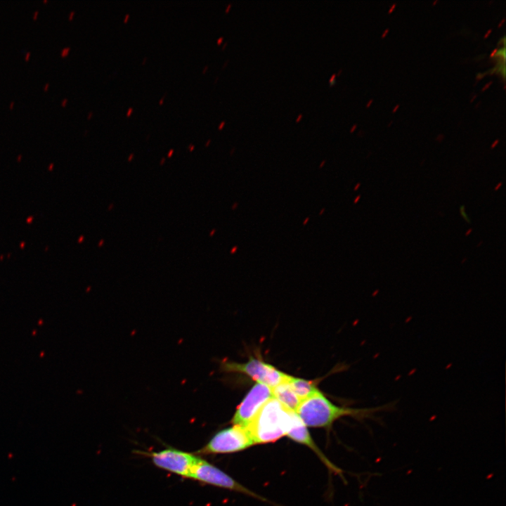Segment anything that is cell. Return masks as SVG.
<instances>
[{"label": "cell", "mask_w": 506, "mask_h": 506, "mask_svg": "<svg viewBox=\"0 0 506 506\" xmlns=\"http://www.w3.org/2000/svg\"><path fill=\"white\" fill-rule=\"evenodd\" d=\"M294 413L273 397L260 408L245 428L254 444L275 442L287 435Z\"/></svg>", "instance_id": "obj_1"}, {"label": "cell", "mask_w": 506, "mask_h": 506, "mask_svg": "<svg viewBox=\"0 0 506 506\" xmlns=\"http://www.w3.org/2000/svg\"><path fill=\"white\" fill-rule=\"evenodd\" d=\"M382 409V406L365 409L339 407L331 403L318 391L303 400L295 412L306 427H330L342 417H365Z\"/></svg>", "instance_id": "obj_2"}, {"label": "cell", "mask_w": 506, "mask_h": 506, "mask_svg": "<svg viewBox=\"0 0 506 506\" xmlns=\"http://www.w3.org/2000/svg\"><path fill=\"white\" fill-rule=\"evenodd\" d=\"M254 445L247 429L240 425L223 429L216 432L195 455L231 453L243 450Z\"/></svg>", "instance_id": "obj_3"}, {"label": "cell", "mask_w": 506, "mask_h": 506, "mask_svg": "<svg viewBox=\"0 0 506 506\" xmlns=\"http://www.w3.org/2000/svg\"><path fill=\"white\" fill-rule=\"evenodd\" d=\"M221 369L225 372L245 374L257 383L264 384L271 389L287 382L290 377L274 366L254 357L245 363L225 361L221 364Z\"/></svg>", "instance_id": "obj_4"}, {"label": "cell", "mask_w": 506, "mask_h": 506, "mask_svg": "<svg viewBox=\"0 0 506 506\" xmlns=\"http://www.w3.org/2000/svg\"><path fill=\"white\" fill-rule=\"evenodd\" d=\"M190 479L203 484L242 493L259 499H264L234 480L231 476L217 467L200 457L197 458V462L193 469Z\"/></svg>", "instance_id": "obj_5"}, {"label": "cell", "mask_w": 506, "mask_h": 506, "mask_svg": "<svg viewBox=\"0 0 506 506\" xmlns=\"http://www.w3.org/2000/svg\"><path fill=\"white\" fill-rule=\"evenodd\" d=\"M153 464L183 478H190L198 456L179 449L168 448L146 453Z\"/></svg>", "instance_id": "obj_6"}, {"label": "cell", "mask_w": 506, "mask_h": 506, "mask_svg": "<svg viewBox=\"0 0 506 506\" xmlns=\"http://www.w3.org/2000/svg\"><path fill=\"white\" fill-rule=\"evenodd\" d=\"M271 398H273L271 389L264 384L257 383L237 407L232 423L245 427L260 408Z\"/></svg>", "instance_id": "obj_7"}, {"label": "cell", "mask_w": 506, "mask_h": 506, "mask_svg": "<svg viewBox=\"0 0 506 506\" xmlns=\"http://www.w3.org/2000/svg\"><path fill=\"white\" fill-rule=\"evenodd\" d=\"M287 436L292 440L309 447L319 457L321 461L327 467L328 469L335 473L341 472V470L327 458V457L322 453L320 449L316 444L315 441L311 436L306 426L296 412H294L293 415L292 423L287 433Z\"/></svg>", "instance_id": "obj_8"}, {"label": "cell", "mask_w": 506, "mask_h": 506, "mask_svg": "<svg viewBox=\"0 0 506 506\" xmlns=\"http://www.w3.org/2000/svg\"><path fill=\"white\" fill-rule=\"evenodd\" d=\"M271 390L274 398L294 412L301 402L287 382L278 384Z\"/></svg>", "instance_id": "obj_9"}, {"label": "cell", "mask_w": 506, "mask_h": 506, "mask_svg": "<svg viewBox=\"0 0 506 506\" xmlns=\"http://www.w3.org/2000/svg\"><path fill=\"white\" fill-rule=\"evenodd\" d=\"M287 382L301 401L319 391L313 382L301 378L290 376Z\"/></svg>", "instance_id": "obj_10"}, {"label": "cell", "mask_w": 506, "mask_h": 506, "mask_svg": "<svg viewBox=\"0 0 506 506\" xmlns=\"http://www.w3.org/2000/svg\"><path fill=\"white\" fill-rule=\"evenodd\" d=\"M495 55L500 56V57L502 58L503 60H505V46L501 48L500 49L498 50Z\"/></svg>", "instance_id": "obj_11"}, {"label": "cell", "mask_w": 506, "mask_h": 506, "mask_svg": "<svg viewBox=\"0 0 506 506\" xmlns=\"http://www.w3.org/2000/svg\"><path fill=\"white\" fill-rule=\"evenodd\" d=\"M499 70L500 71V73H502L503 78L505 77V63L502 65H500L499 67Z\"/></svg>", "instance_id": "obj_12"}, {"label": "cell", "mask_w": 506, "mask_h": 506, "mask_svg": "<svg viewBox=\"0 0 506 506\" xmlns=\"http://www.w3.org/2000/svg\"><path fill=\"white\" fill-rule=\"evenodd\" d=\"M70 50V47H66V48H63L61 51V56H66L69 53Z\"/></svg>", "instance_id": "obj_13"}, {"label": "cell", "mask_w": 506, "mask_h": 506, "mask_svg": "<svg viewBox=\"0 0 506 506\" xmlns=\"http://www.w3.org/2000/svg\"><path fill=\"white\" fill-rule=\"evenodd\" d=\"M133 111H134V108L132 107H129L126 111V116L129 117L131 115V113L133 112Z\"/></svg>", "instance_id": "obj_14"}, {"label": "cell", "mask_w": 506, "mask_h": 506, "mask_svg": "<svg viewBox=\"0 0 506 506\" xmlns=\"http://www.w3.org/2000/svg\"><path fill=\"white\" fill-rule=\"evenodd\" d=\"M492 83H493V81H491V82H489L488 83H487V84L482 88L481 91H485L487 88H488V87L491 86V84Z\"/></svg>", "instance_id": "obj_15"}, {"label": "cell", "mask_w": 506, "mask_h": 506, "mask_svg": "<svg viewBox=\"0 0 506 506\" xmlns=\"http://www.w3.org/2000/svg\"><path fill=\"white\" fill-rule=\"evenodd\" d=\"M129 17H130L129 13H126V14L124 15V19H123L124 22H126L128 21Z\"/></svg>", "instance_id": "obj_16"}, {"label": "cell", "mask_w": 506, "mask_h": 506, "mask_svg": "<svg viewBox=\"0 0 506 506\" xmlns=\"http://www.w3.org/2000/svg\"><path fill=\"white\" fill-rule=\"evenodd\" d=\"M497 51H498V48L493 49V51H492V52L491 53V54H490V57H491V58H493V56H495V54H496V53H497Z\"/></svg>", "instance_id": "obj_17"}, {"label": "cell", "mask_w": 506, "mask_h": 506, "mask_svg": "<svg viewBox=\"0 0 506 506\" xmlns=\"http://www.w3.org/2000/svg\"><path fill=\"white\" fill-rule=\"evenodd\" d=\"M167 93V92H165V93L163 95V96H162V97L160 98V100H159V104H160V105H162V104L163 103L164 99V98H165V96H166Z\"/></svg>", "instance_id": "obj_18"}, {"label": "cell", "mask_w": 506, "mask_h": 506, "mask_svg": "<svg viewBox=\"0 0 506 506\" xmlns=\"http://www.w3.org/2000/svg\"><path fill=\"white\" fill-rule=\"evenodd\" d=\"M396 4H394L391 5V8H389L388 13H390L393 11V10L396 8Z\"/></svg>", "instance_id": "obj_19"}, {"label": "cell", "mask_w": 506, "mask_h": 506, "mask_svg": "<svg viewBox=\"0 0 506 506\" xmlns=\"http://www.w3.org/2000/svg\"><path fill=\"white\" fill-rule=\"evenodd\" d=\"M389 28H387V29L384 31V32L382 33V36H381L382 38L384 37L387 35V34L389 32Z\"/></svg>", "instance_id": "obj_20"}, {"label": "cell", "mask_w": 506, "mask_h": 506, "mask_svg": "<svg viewBox=\"0 0 506 506\" xmlns=\"http://www.w3.org/2000/svg\"><path fill=\"white\" fill-rule=\"evenodd\" d=\"M491 32H492V29L491 28L486 32V33L484 34V37L486 38L491 33Z\"/></svg>", "instance_id": "obj_21"}, {"label": "cell", "mask_w": 506, "mask_h": 506, "mask_svg": "<svg viewBox=\"0 0 506 506\" xmlns=\"http://www.w3.org/2000/svg\"><path fill=\"white\" fill-rule=\"evenodd\" d=\"M67 98L63 99V100H62V102H61L62 105H63V106H65V104L67 103Z\"/></svg>", "instance_id": "obj_22"}, {"label": "cell", "mask_w": 506, "mask_h": 506, "mask_svg": "<svg viewBox=\"0 0 506 506\" xmlns=\"http://www.w3.org/2000/svg\"><path fill=\"white\" fill-rule=\"evenodd\" d=\"M207 69H208V65H205V66L203 67V69H202V73H205L206 71L207 70Z\"/></svg>", "instance_id": "obj_23"}, {"label": "cell", "mask_w": 506, "mask_h": 506, "mask_svg": "<svg viewBox=\"0 0 506 506\" xmlns=\"http://www.w3.org/2000/svg\"><path fill=\"white\" fill-rule=\"evenodd\" d=\"M498 143V140H495L491 145V148H493Z\"/></svg>", "instance_id": "obj_24"}, {"label": "cell", "mask_w": 506, "mask_h": 506, "mask_svg": "<svg viewBox=\"0 0 506 506\" xmlns=\"http://www.w3.org/2000/svg\"><path fill=\"white\" fill-rule=\"evenodd\" d=\"M74 14V11H71L69 15V19L71 20Z\"/></svg>", "instance_id": "obj_25"}, {"label": "cell", "mask_w": 506, "mask_h": 506, "mask_svg": "<svg viewBox=\"0 0 506 506\" xmlns=\"http://www.w3.org/2000/svg\"><path fill=\"white\" fill-rule=\"evenodd\" d=\"M399 108V104H397L393 109L392 112H395Z\"/></svg>", "instance_id": "obj_26"}, {"label": "cell", "mask_w": 506, "mask_h": 506, "mask_svg": "<svg viewBox=\"0 0 506 506\" xmlns=\"http://www.w3.org/2000/svg\"><path fill=\"white\" fill-rule=\"evenodd\" d=\"M92 115H93V112H92V111H89V112H88L87 118H88V119H90V118L92 117Z\"/></svg>", "instance_id": "obj_27"}, {"label": "cell", "mask_w": 506, "mask_h": 506, "mask_svg": "<svg viewBox=\"0 0 506 506\" xmlns=\"http://www.w3.org/2000/svg\"><path fill=\"white\" fill-rule=\"evenodd\" d=\"M505 21V19L503 18V19L500 22V23L498 24V27H501V26L502 25V24L504 23Z\"/></svg>", "instance_id": "obj_28"}, {"label": "cell", "mask_w": 506, "mask_h": 506, "mask_svg": "<svg viewBox=\"0 0 506 506\" xmlns=\"http://www.w3.org/2000/svg\"><path fill=\"white\" fill-rule=\"evenodd\" d=\"M224 124H225V122H221V123L219 124V129H222V127L223 126Z\"/></svg>", "instance_id": "obj_29"}, {"label": "cell", "mask_w": 506, "mask_h": 506, "mask_svg": "<svg viewBox=\"0 0 506 506\" xmlns=\"http://www.w3.org/2000/svg\"><path fill=\"white\" fill-rule=\"evenodd\" d=\"M147 60H148V57H147V56H144L141 63H142V64H145V62L147 61Z\"/></svg>", "instance_id": "obj_30"}, {"label": "cell", "mask_w": 506, "mask_h": 506, "mask_svg": "<svg viewBox=\"0 0 506 506\" xmlns=\"http://www.w3.org/2000/svg\"><path fill=\"white\" fill-rule=\"evenodd\" d=\"M222 40H223V37H219V38L217 39V44H220L221 43Z\"/></svg>", "instance_id": "obj_31"}, {"label": "cell", "mask_w": 506, "mask_h": 506, "mask_svg": "<svg viewBox=\"0 0 506 506\" xmlns=\"http://www.w3.org/2000/svg\"><path fill=\"white\" fill-rule=\"evenodd\" d=\"M30 55V52H27L25 56V60H27L29 59Z\"/></svg>", "instance_id": "obj_32"}, {"label": "cell", "mask_w": 506, "mask_h": 506, "mask_svg": "<svg viewBox=\"0 0 506 506\" xmlns=\"http://www.w3.org/2000/svg\"><path fill=\"white\" fill-rule=\"evenodd\" d=\"M372 101H373L372 99L370 100L369 102L367 103V105H366V106H367V107H369L370 105L372 104Z\"/></svg>", "instance_id": "obj_33"}, {"label": "cell", "mask_w": 506, "mask_h": 506, "mask_svg": "<svg viewBox=\"0 0 506 506\" xmlns=\"http://www.w3.org/2000/svg\"><path fill=\"white\" fill-rule=\"evenodd\" d=\"M37 14H38V11H36L34 12V17H33L34 19L37 18Z\"/></svg>", "instance_id": "obj_34"}, {"label": "cell", "mask_w": 506, "mask_h": 506, "mask_svg": "<svg viewBox=\"0 0 506 506\" xmlns=\"http://www.w3.org/2000/svg\"><path fill=\"white\" fill-rule=\"evenodd\" d=\"M356 128V124H355V125H353V126H352V128H351V132L353 131V130H355Z\"/></svg>", "instance_id": "obj_35"}, {"label": "cell", "mask_w": 506, "mask_h": 506, "mask_svg": "<svg viewBox=\"0 0 506 506\" xmlns=\"http://www.w3.org/2000/svg\"><path fill=\"white\" fill-rule=\"evenodd\" d=\"M48 84H49L48 83H46V84H45V86H44V89H45V90L47 89V88H48Z\"/></svg>", "instance_id": "obj_36"}, {"label": "cell", "mask_w": 506, "mask_h": 506, "mask_svg": "<svg viewBox=\"0 0 506 506\" xmlns=\"http://www.w3.org/2000/svg\"><path fill=\"white\" fill-rule=\"evenodd\" d=\"M13 104H14V101H12V102L11 103V104H10V108H13Z\"/></svg>", "instance_id": "obj_37"}, {"label": "cell", "mask_w": 506, "mask_h": 506, "mask_svg": "<svg viewBox=\"0 0 506 506\" xmlns=\"http://www.w3.org/2000/svg\"><path fill=\"white\" fill-rule=\"evenodd\" d=\"M172 152H173V150H171L169 152L168 155L170 156V155H171Z\"/></svg>", "instance_id": "obj_38"}, {"label": "cell", "mask_w": 506, "mask_h": 506, "mask_svg": "<svg viewBox=\"0 0 506 506\" xmlns=\"http://www.w3.org/2000/svg\"><path fill=\"white\" fill-rule=\"evenodd\" d=\"M189 148H190L191 150H193V148H194V145H189Z\"/></svg>", "instance_id": "obj_39"}, {"label": "cell", "mask_w": 506, "mask_h": 506, "mask_svg": "<svg viewBox=\"0 0 506 506\" xmlns=\"http://www.w3.org/2000/svg\"><path fill=\"white\" fill-rule=\"evenodd\" d=\"M230 6H231V4H229V5L227 6V8H226V12L228 11V8H230Z\"/></svg>", "instance_id": "obj_40"}, {"label": "cell", "mask_w": 506, "mask_h": 506, "mask_svg": "<svg viewBox=\"0 0 506 506\" xmlns=\"http://www.w3.org/2000/svg\"><path fill=\"white\" fill-rule=\"evenodd\" d=\"M437 2H438V0H436V1H434L432 3V4L434 5V4H435L436 3H437Z\"/></svg>", "instance_id": "obj_41"}, {"label": "cell", "mask_w": 506, "mask_h": 506, "mask_svg": "<svg viewBox=\"0 0 506 506\" xmlns=\"http://www.w3.org/2000/svg\"><path fill=\"white\" fill-rule=\"evenodd\" d=\"M209 142H210V140H208V141H207V143H206V145H207V144H209Z\"/></svg>", "instance_id": "obj_42"}]
</instances>
